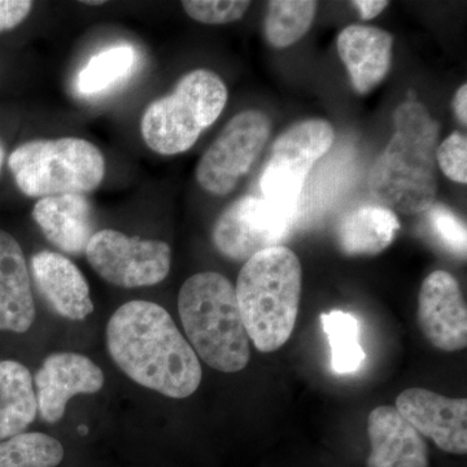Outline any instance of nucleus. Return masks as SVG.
<instances>
[{"label": "nucleus", "instance_id": "obj_14", "mask_svg": "<svg viewBox=\"0 0 467 467\" xmlns=\"http://www.w3.org/2000/svg\"><path fill=\"white\" fill-rule=\"evenodd\" d=\"M367 467H430L429 445L395 407H378L368 418Z\"/></svg>", "mask_w": 467, "mask_h": 467}, {"label": "nucleus", "instance_id": "obj_27", "mask_svg": "<svg viewBox=\"0 0 467 467\" xmlns=\"http://www.w3.org/2000/svg\"><path fill=\"white\" fill-rule=\"evenodd\" d=\"M436 164L453 182H467V140L463 134H451L436 149Z\"/></svg>", "mask_w": 467, "mask_h": 467}, {"label": "nucleus", "instance_id": "obj_16", "mask_svg": "<svg viewBox=\"0 0 467 467\" xmlns=\"http://www.w3.org/2000/svg\"><path fill=\"white\" fill-rule=\"evenodd\" d=\"M393 36L379 27L349 26L337 36V52L358 94H368L391 67Z\"/></svg>", "mask_w": 467, "mask_h": 467}, {"label": "nucleus", "instance_id": "obj_8", "mask_svg": "<svg viewBox=\"0 0 467 467\" xmlns=\"http://www.w3.org/2000/svg\"><path fill=\"white\" fill-rule=\"evenodd\" d=\"M272 131L269 116L247 109L234 116L196 168V180L205 192L227 195L254 164Z\"/></svg>", "mask_w": 467, "mask_h": 467}, {"label": "nucleus", "instance_id": "obj_22", "mask_svg": "<svg viewBox=\"0 0 467 467\" xmlns=\"http://www.w3.org/2000/svg\"><path fill=\"white\" fill-rule=\"evenodd\" d=\"M317 11L313 0H272L267 3L264 32L275 48H285L300 41L312 26Z\"/></svg>", "mask_w": 467, "mask_h": 467}, {"label": "nucleus", "instance_id": "obj_25", "mask_svg": "<svg viewBox=\"0 0 467 467\" xmlns=\"http://www.w3.org/2000/svg\"><path fill=\"white\" fill-rule=\"evenodd\" d=\"M427 212L426 221L430 232L441 243L445 250L466 257V225L451 209L441 204H434Z\"/></svg>", "mask_w": 467, "mask_h": 467}, {"label": "nucleus", "instance_id": "obj_10", "mask_svg": "<svg viewBox=\"0 0 467 467\" xmlns=\"http://www.w3.org/2000/svg\"><path fill=\"white\" fill-rule=\"evenodd\" d=\"M295 221L296 214L264 198L243 196L218 217L212 239L227 259L247 261L261 251L281 245L290 235Z\"/></svg>", "mask_w": 467, "mask_h": 467}, {"label": "nucleus", "instance_id": "obj_4", "mask_svg": "<svg viewBox=\"0 0 467 467\" xmlns=\"http://www.w3.org/2000/svg\"><path fill=\"white\" fill-rule=\"evenodd\" d=\"M178 313L187 342L208 367L238 373L251 358L235 287L216 272L198 273L181 287Z\"/></svg>", "mask_w": 467, "mask_h": 467}, {"label": "nucleus", "instance_id": "obj_24", "mask_svg": "<svg viewBox=\"0 0 467 467\" xmlns=\"http://www.w3.org/2000/svg\"><path fill=\"white\" fill-rule=\"evenodd\" d=\"M63 459L61 442L42 432H23L0 441V467H57Z\"/></svg>", "mask_w": 467, "mask_h": 467}, {"label": "nucleus", "instance_id": "obj_15", "mask_svg": "<svg viewBox=\"0 0 467 467\" xmlns=\"http://www.w3.org/2000/svg\"><path fill=\"white\" fill-rule=\"evenodd\" d=\"M36 287L55 312L70 321H82L94 312L90 288L81 270L57 252L42 251L32 257Z\"/></svg>", "mask_w": 467, "mask_h": 467}, {"label": "nucleus", "instance_id": "obj_13", "mask_svg": "<svg viewBox=\"0 0 467 467\" xmlns=\"http://www.w3.org/2000/svg\"><path fill=\"white\" fill-rule=\"evenodd\" d=\"M396 409L423 438L451 454L467 451V400L425 389H409L396 399Z\"/></svg>", "mask_w": 467, "mask_h": 467}, {"label": "nucleus", "instance_id": "obj_31", "mask_svg": "<svg viewBox=\"0 0 467 467\" xmlns=\"http://www.w3.org/2000/svg\"><path fill=\"white\" fill-rule=\"evenodd\" d=\"M5 150L3 143L0 142V169H2L3 161H5Z\"/></svg>", "mask_w": 467, "mask_h": 467}, {"label": "nucleus", "instance_id": "obj_30", "mask_svg": "<svg viewBox=\"0 0 467 467\" xmlns=\"http://www.w3.org/2000/svg\"><path fill=\"white\" fill-rule=\"evenodd\" d=\"M453 109L462 125L467 124V86L463 84L457 90L453 99Z\"/></svg>", "mask_w": 467, "mask_h": 467}, {"label": "nucleus", "instance_id": "obj_5", "mask_svg": "<svg viewBox=\"0 0 467 467\" xmlns=\"http://www.w3.org/2000/svg\"><path fill=\"white\" fill-rule=\"evenodd\" d=\"M226 103L227 88L220 76L208 69L192 70L180 79L173 92L144 110L140 122L144 142L160 155L186 152L216 122Z\"/></svg>", "mask_w": 467, "mask_h": 467}, {"label": "nucleus", "instance_id": "obj_23", "mask_svg": "<svg viewBox=\"0 0 467 467\" xmlns=\"http://www.w3.org/2000/svg\"><path fill=\"white\" fill-rule=\"evenodd\" d=\"M321 324L331 348V368L337 374H350L367 358L359 344V322L352 313L331 310L322 313Z\"/></svg>", "mask_w": 467, "mask_h": 467}, {"label": "nucleus", "instance_id": "obj_9", "mask_svg": "<svg viewBox=\"0 0 467 467\" xmlns=\"http://www.w3.org/2000/svg\"><path fill=\"white\" fill-rule=\"evenodd\" d=\"M85 254L92 269L119 287H150L164 281L171 272L168 243L146 241L116 230L95 233Z\"/></svg>", "mask_w": 467, "mask_h": 467}, {"label": "nucleus", "instance_id": "obj_28", "mask_svg": "<svg viewBox=\"0 0 467 467\" xmlns=\"http://www.w3.org/2000/svg\"><path fill=\"white\" fill-rule=\"evenodd\" d=\"M33 8L29 0H0V33L20 26Z\"/></svg>", "mask_w": 467, "mask_h": 467}, {"label": "nucleus", "instance_id": "obj_32", "mask_svg": "<svg viewBox=\"0 0 467 467\" xmlns=\"http://www.w3.org/2000/svg\"><path fill=\"white\" fill-rule=\"evenodd\" d=\"M78 432L82 436L88 435V427L86 425L78 426Z\"/></svg>", "mask_w": 467, "mask_h": 467}, {"label": "nucleus", "instance_id": "obj_2", "mask_svg": "<svg viewBox=\"0 0 467 467\" xmlns=\"http://www.w3.org/2000/svg\"><path fill=\"white\" fill-rule=\"evenodd\" d=\"M395 133L368 174V189L393 213H425L438 193L439 124L423 104L402 103L393 115Z\"/></svg>", "mask_w": 467, "mask_h": 467}, {"label": "nucleus", "instance_id": "obj_29", "mask_svg": "<svg viewBox=\"0 0 467 467\" xmlns=\"http://www.w3.org/2000/svg\"><path fill=\"white\" fill-rule=\"evenodd\" d=\"M352 5L358 9L359 17L368 21L382 14L389 5V2L386 0H356V2H352Z\"/></svg>", "mask_w": 467, "mask_h": 467}, {"label": "nucleus", "instance_id": "obj_1", "mask_svg": "<svg viewBox=\"0 0 467 467\" xmlns=\"http://www.w3.org/2000/svg\"><path fill=\"white\" fill-rule=\"evenodd\" d=\"M106 337L110 358L133 382L171 399L189 398L201 386L198 356L159 304L133 300L119 306Z\"/></svg>", "mask_w": 467, "mask_h": 467}, {"label": "nucleus", "instance_id": "obj_7", "mask_svg": "<svg viewBox=\"0 0 467 467\" xmlns=\"http://www.w3.org/2000/svg\"><path fill=\"white\" fill-rule=\"evenodd\" d=\"M334 140V128L325 119H304L288 128L276 138L261 171V198L297 214L306 177Z\"/></svg>", "mask_w": 467, "mask_h": 467}, {"label": "nucleus", "instance_id": "obj_11", "mask_svg": "<svg viewBox=\"0 0 467 467\" xmlns=\"http://www.w3.org/2000/svg\"><path fill=\"white\" fill-rule=\"evenodd\" d=\"M418 325L427 340L444 352L467 346V309L459 281L436 270L427 275L418 296Z\"/></svg>", "mask_w": 467, "mask_h": 467}, {"label": "nucleus", "instance_id": "obj_18", "mask_svg": "<svg viewBox=\"0 0 467 467\" xmlns=\"http://www.w3.org/2000/svg\"><path fill=\"white\" fill-rule=\"evenodd\" d=\"M33 218L48 242L75 256L85 254L95 234L91 205L85 195L42 198L34 205Z\"/></svg>", "mask_w": 467, "mask_h": 467}, {"label": "nucleus", "instance_id": "obj_3", "mask_svg": "<svg viewBox=\"0 0 467 467\" xmlns=\"http://www.w3.org/2000/svg\"><path fill=\"white\" fill-rule=\"evenodd\" d=\"M301 288L303 267L285 245L267 248L245 261L236 281V300L248 337L260 352H275L290 339Z\"/></svg>", "mask_w": 467, "mask_h": 467}, {"label": "nucleus", "instance_id": "obj_6", "mask_svg": "<svg viewBox=\"0 0 467 467\" xmlns=\"http://www.w3.org/2000/svg\"><path fill=\"white\" fill-rule=\"evenodd\" d=\"M8 167L20 192L29 198L85 193L99 187L106 160L81 138L30 140L12 150Z\"/></svg>", "mask_w": 467, "mask_h": 467}, {"label": "nucleus", "instance_id": "obj_12", "mask_svg": "<svg viewBox=\"0 0 467 467\" xmlns=\"http://www.w3.org/2000/svg\"><path fill=\"white\" fill-rule=\"evenodd\" d=\"M38 413L47 423H57L66 414L67 402L77 395L99 392L104 374L92 359L75 352L52 353L36 371Z\"/></svg>", "mask_w": 467, "mask_h": 467}, {"label": "nucleus", "instance_id": "obj_33", "mask_svg": "<svg viewBox=\"0 0 467 467\" xmlns=\"http://www.w3.org/2000/svg\"><path fill=\"white\" fill-rule=\"evenodd\" d=\"M86 5H104V2H84Z\"/></svg>", "mask_w": 467, "mask_h": 467}, {"label": "nucleus", "instance_id": "obj_20", "mask_svg": "<svg viewBox=\"0 0 467 467\" xmlns=\"http://www.w3.org/2000/svg\"><path fill=\"white\" fill-rule=\"evenodd\" d=\"M38 413L29 368L15 359L0 361V441L23 434Z\"/></svg>", "mask_w": 467, "mask_h": 467}, {"label": "nucleus", "instance_id": "obj_19", "mask_svg": "<svg viewBox=\"0 0 467 467\" xmlns=\"http://www.w3.org/2000/svg\"><path fill=\"white\" fill-rule=\"evenodd\" d=\"M400 227V221L389 209L362 205L340 220L337 245L348 256H374L391 244Z\"/></svg>", "mask_w": 467, "mask_h": 467}, {"label": "nucleus", "instance_id": "obj_26", "mask_svg": "<svg viewBox=\"0 0 467 467\" xmlns=\"http://www.w3.org/2000/svg\"><path fill=\"white\" fill-rule=\"evenodd\" d=\"M183 9L192 20L208 26H223L241 20L250 8L244 0H184Z\"/></svg>", "mask_w": 467, "mask_h": 467}, {"label": "nucleus", "instance_id": "obj_21", "mask_svg": "<svg viewBox=\"0 0 467 467\" xmlns=\"http://www.w3.org/2000/svg\"><path fill=\"white\" fill-rule=\"evenodd\" d=\"M138 64V51L130 45H116L100 51L88 61L76 79L82 97L104 94L125 81Z\"/></svg>", "mask_w": 467, "mask_h": 467}, {"label": "nucleus", "instance_id": "obj_17", "mask_svg": "<svg viewBox=\"0 0 467 467\" xmlns=\"http://www.w3.org/2000/svg\"><path fill=\"white\" fill-rule=\"evenodd\" d=\"M36 319L26 256L16 239L0 230V330L24 334Z\"/></svg>", "mask_w": 467, "mask_h": 467}]
</instances>
